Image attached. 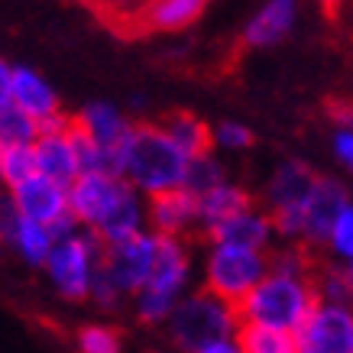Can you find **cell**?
Segmentation results:
<instances>
[{"instance_id": "1", "label": "cell", "mask_w": 353, "mask_h": 353, "mask_svg": "<svg viewBox=\"0 0 353 353\" xmlns=\"http://www.w3.org/2000/svg\"><path fill=\"white\" fill-rule=\"evenodd\" d=\"M185 165L188 159L172 146L159 127H150V123L130 127L117 146L108 150L110 179H123L133 192L146 194L182 188Z\"/></svg>"}, {"instance_id": "2", "label": "cell", "mask_w": 353, "mask_h": 353, "mask_svg": "<svg viewBox=\"0 0 353 353\" xmlns=\"http://www.w3.org/2000/svg\"><path fill=\"white\" fill-rule=\"evenodd\" d=\"M314 308H318V295H314L311 276L266 272L256 289L236 305V318L240 324H253V327L299 334Z\"/></svg>"}, {"instance_id": "3", "label": "cell", "mask_w": 353, "mask_h": 353, "mask_svg": "<svg viewBox=\"0 0 353 353\" xmlns=\"http://www.w3.org/2000/svg\"><path fill=\"white\" fill-rule=\"evenodd\" d=\"M192 276V259L179 236H156V263L146 279V285L133 295L137 314L143 324H165L172 308L185 295Z\"/></svg>"}, {"instance_id": "4", "label": "cell", "mask_w": 353, "mask_h": 353, "mask_svg": "<svg viewBox=\"0 0 353 353\" xmlns=\"http://www.w3.org/2000/svg\"><path fill=\"white\" fill-rule=\"evenodd\" d=\"M169 334L175 347L185 353H194L208 347L214 341H224V337H234L236 327H240V318H236V308L221 301L211 292H192V295H182L179 305L172 308L169 314Z\"/></svg>"}, {"instance_id": "5", "label": "cell", "mask_w": 353, "mask_h": 353, "mask_svg": "<svg viewBox=\"0 0 353 353\" xmlns=\"http://www.w3.org/2000/svg\"><path fill=\"white\" fill-rule=\"evenodd\" d=\"M269 272V256L263 250H240V246L211 243L204 259V292L217 295L227 305H240Z\"/></svg>"}, {"instance_id": "6", "label": "cell", "mask_w": 353, "mask_h": 353, "mask_svg": "<svg viewBox=\"0 0 353 353\" xmlns=\"http://www.w3.org/2000/svg\"><path fill=\"white\" fill-rule=\"evenodd\" d=\"M97 263H101V243L94 240V234H75L68 240L52 243L43 269L49 272L55 292L62 299L85 301Z\"/></svg>"}, {"instance_id": "7", "label": "cell", "mask_w": 353, "mask_h": 353, "mask_svg": "<svg viewBox=\"0 0 353 353\" xmlns=\"http://www.w3.org/2000/svg\"><path fill=\"white\" fill-rule=\"evenodd\" d=\"M156 263V234H137L114 246H101V269L120 295H137Z\"/></svg>"}, {"instance_id": "8", "label": "cell", "mask_w": 353, "mask_h": 353, "mask_svg": "<svg viewBox=\"0 0 353 353\" xmlns=\"http://www.w3.org/2000/svg\"><path fill=\"white\" fill-rule=\"evenodd\" d=\"M299 353H353V311L350 305H321L308 314L295 334Z\"/></svg>"}, {"instance_id": "9", "label": "cell", "mask_w": 353, "mask_h": 353, "mask_svg": "<svg viewBox=\"0 0 353 353\" xmlns=\"http://www.w3.org/2000/svg\"><path fill=\"white\" fill-rule=\"evenodd\" d=\"M130 185L123 179H110V175H78L75 182L65 188V204L68 214L88 230H94L104 217L114 211V204L123 198Z\"/></svg>"}, {"instance_id": "10", "label": "cell", "mask_w": 353, "mask_h": 353, "mask_svg": "<svg viewBox=\"0 0 353 353\" xmlns=\"http://www.w3.org/2000/svg\"><path fill=\"white\" fill-rule=\"evenodd\" d=\"M350 208V194L341 182L334 179H314L308 198L301 204V240H308L311 246L327 243L334 221Z\"/></svg>"}, {"instance_id": "11", "label": "cell", "mask_w": 353, "mask_h": 353, "mask_svg": "<svg viewBox=\"0 0 353 353\" xmlns=\"http://www.w3.org/2000/svg\"><path fill=\"white\" fill-rule=\"evenodd\" d=\"M10 204L20 217H26V221H32V224H39V227H49L55 217H62L65 211H68L65 188L52 185L49 179H43V175H36L30 182H23L20 188H13Z\"/></svg>"}, {"instance_id": "12", "label": "cell", "mask_w": 353, "mask_h": 353, "mask_svg": "<svg viewBox=\"0 0 353 353\" xmlns=\"http://www.w3.org/2000/svg\"><path fill=\"white\" fill-rule=\"evenodd\" d=\"M146 221H150L152 234L156 236H179L188 230L194 221V198L185 188H172V192H159L150 194V204H146Z\"/></svg>"}, {"instance_id": "13", "label": "cell", "mask_w": 353, "mask_h": 353, "mask_svg": "<svg viewBox=\"0 0 353 353\" xmlns=\"http://www.w3.org/2000/svg\"><path fill=\"white\" fill-rule=\"evenodd\" d=\"M10 104L17 110H23L26 117H32L36 123L59 114V97H55L52 85L39 72H32V68H13Z\"/></svg>"}, {"instance_id": "14", "label": "cell", "mask_w": 353, "mask_h": 353, "mask_svg": "<svg viewBox=\"0 0 353 353\" xmlns=\"http://www.w3.org/2000/svg\"><path fill=\"white\" fill-rule=\"evenodd\" d=\"M208 236L217 246H240V250H263L266 253V243H269V236H272V224H269V214H259V211L250 208L243 214L211 227Z\"/></svg>"}, {"instance_id": "15", "label": "cell", "mask_w": 353, "mask_h": 353, "mask_svg": "<svg viewBox=\"0 0 353 353\" xmlns=\"http://www.w3.org/2000/svg\"><path fill=\"white\" fill-rule=\"evenodd\" d=\"M32 152H36V172L49 179L59 188H68V185L78 179V165L75 156H72V146L65 133H52V137H36L32 143Z\"/></svg>"}, {"instance_id": "16", "label": "cell", "mask_w": 353, "mask_h": 353, "mask_svg": "<svg viewBox=\"0 0 353 353\" xmlns=\"http://www.w3.org/2000/svg\"><path fill=\"white\" fill-rule=\"evenodd\" d=\"M162 133L169 137V143L182 152L185 159H194V156H208L211 146H214V137L201 117H194L188 110H172L169 117L162 120Z\"/></svg>"}, {"instance_id": "17", "label": "cell", "mask_w": 353, "mask_h": 353, "mask_svg": "<svg viewBox=\"0 0 353 353\" xmlns=\"http://www.w3.org/2000/svg\"><path fill=\"white\" fill-rule=\"evenodd\" d=\"M143 204H139L137 192L133 188H127L123 192V198H120L117 204H114V211H110L101 224L91 230L94 234V240L101 246H114V243H123V240H130V236L143 234Z\"/></svg>"}, {"instance_id": "18", "label": "cell", "mask_w": 353, "mask_h": 353, "mask_svg": "<svg viewBox=\"0 0 353 353\" xmlns=\"http://www.w3.org/2000/svg\"><path fill=\"white\" fill-rule=\"evenodd\" d=\"M253 201H250V194L243 188H236V185H217L214 192L201 194V198H194V221L204 227V230H211V227L224 224L230 217L243 214L250 211Z\"/></svg>"}, {"instance_id": "19", "label": "cell", "mask_w": 353, "mask_h": 353, "mask_svg": "<svg viewBox=\"0 0 353 353\" xmlns=\"http://www.w3.org/2000/svg\"><path fill=\"white\" fill-rule=\"evenodd\" d=\"M314 172L299 159L282 162L269 182V201H272V211H285V208H301L305 198H308L311 185H314Z\"/></svg>"}, {"instance_id": "20", "label": "cell", "mask_w": 353, "mask_h": 353, "mask_svg": "<svg viewBox=\"0 0 353 353\" xmlns=\"http://www.w3.org/2000/svg\"><path fill=\"white\" fill-rule=\"evenodd\" d=\"M295 23V0H269L266 7L250 20L243 39L246 46H276L285 39Z\"/></svg>"}, {"instance_id": "21", "label": "cell", "mask_w": 353, "mask_h": 353, "mask_svg": "<svg viewBox=\"0 0 353 353\" xmlns=\"http://www.w3.org/2000/svg\"><path fill=\"white\" fill-rule=\"evenodd\" d=\"M204 7L208 0H150L143 7V30H185L201 17Z\"/></svg>"}, {"instance_id": "22", "label": "cell", "mask_w": 353, "mask_h": 353, "mask_svg": "<svg viewBox=\"0 0 353 353\" xmlns=\"http://www.w3.org/2000/svg\"><path fill=\"white\" fill-rule=\"evenodd\" d=\"M75 123L94 139L101 150L117 146L120 139H123V133L130 130V123L120 117V110L110 108V104H88V108L75 117Z\"/></svg>"}, {"instance_id": "23", "label": "cell", "mask_w": 353, "mask_h": 353, "mask_svg": "<svg viewBox=\"0 0 353 353\" xmlns=\"http://www.w3.org/2000/svg\"><path fill=\"white\" fill-rule=\"evenodd\" d=\"M234 337L243 353H299L295 334H285V331H269V327L240 324Z\"/></svg>"}, {"instance_id": "24", "label": "cell", "mask_w": 353, "mask_h": 353, "mask_svg": "<svg viewBox=\"0 0 353 353\" xmlns=\"http://www.w3.org/2000/svg\"><path fill=\"white\" fill-rule=\"evenodd\" d=\"M36 152L32 146H3L0 150V182L7 188H20L23 182L36 179Z\"/></svg>"}, {"instance_id": "25", "label": "cell", "mask_w": 353, "mask_h": 353, "mask_svg": "<svg viewBox=\"0 0 353 353\" xmlns=\"http://www.w3.org/2000/svg\"><path fill=\"white\" fill-rule=\"evenodd\" d=\"M217 185H224V169H221V162H217L211 152H208V156H194V159H188L182 188L192 194V198H201V194L214 192Z\"/></svg>"}, {"instance_id": "26", "label": "cell", "mask_w": 353, "mask_h": 353, "mask_svg": "<svg viewBox=\"0 0 353 353\" xmlns=\"http://www.w3.org/2000/svg\"><path fill=\"white\" fill-rule=\"evenodd\" d=\"M36 137H39V130L32 117H26L13 104L0 110V146H32Z\"/></svg>"}, {"instance_id": "27", "label": "cell", "mask_w": 353, "mask_h": 353, "mask_svg": "<svg viewBox=\"0 0 353 353\" xmlns=\"http://www.w3.org/2000/svg\"><path fill=\"white\" fill-rule=\"evenodd\" d=\"M314 295L321 305H350V269L327 266L318 279H311Z\"/></svg>"}, {"instance_id": "28", "label": "cell", "mask_w": 353, "mask_h": 353, "mask_svg": "<svg viewBox=\"0 0 353 353\" xmlns=\"http://www.w3.org/2000/svg\"><path fill=\"white\" fill-rule=\"evenodd\" d=\"M78 350L81 353H123V341L108 324H88V327L78 331Z\"/></svg>"}, {"instance_id": "29", "label": "cell", "mask_w": 353, "mask_h": 353, "mask_svg": "<svg viewBox=\"0 0 353 353\" xmlns=\"http://www.w3.org/2000/svg\"><path fill=\"white\" fill-rule=\"evenodd\" d=\"M327 246L341 263H350L353 256V208H347L337 221H334L331 234H327Z\"/></svg>"}, {"instance_id": "30", "label": "cell", "mask_w": 353, "mask_h": 353, "mask_svg": "<svg viewBox=\"0 0 353 353\" xmlns=\"http://www.w3.org/2000/svg\"><path fill=\"white\" fill-rule=\"evenodd\" d=\"M88 299L94 301L97 308H117V301L123 299L117 289H114V282H110L108 276H104V269H101V263H97L94 276H91V285H88Z\"/></svg>"}, {"instance_id": "31", "label": "cell", "mask_w": 353, "mask_h": 353, "mask_svg": "<svg viewBox=\"0 0 353 353\" xmlns=\"http://www.w3.org/2000/svg\"><path fill=\"white\" fill-rule=\"evenodd\" d=\"M211 137H214V143H221L224 150H246V146L253 143V133H250L243 123H236V120H227V123H221V127H217Z\"/></svg>"}, {"instance_id": "32", "label": "cell", "mask_w": 353, "mask_h": 353, "mask_svg": "<svg viewBox=\"0 0 353 353\" xmlns=\"http://www.w3.org/2000/svg\"><path fill=\"white\" fill-rule=\"evenodd\" d=\"M334 152H337V159H341L343 165H350L353 162V133H350V127H341L337 133H334Z\"/></svg>"}, {"instance_id": "33", "label": "cell", "mask_w": 353, "mask_h": 353, "mask_svg": "<svg viewBox=\"0 0 353 353\" xmlns=\"http://www.w3.org/2000/svg\"><path fill=\"white\" fill-rule=\"evenodd\" d=\"M10 91H13V68L0 59V110L10 108Z\"/></svg>"}, {"instance_id": "34", "label": "cell", "mask_w": 353, "mask_h": 353, "mask_svg": "<svg viewBox=\"0 0 353 353\" xmlns=\"http://www.w3.org/2000/svg\"><path fill=\"white\" fill-rule=\"evenodd\" d=\"M194 353H243V350H240L236 337H224V341L208 343V347H201V350H194Z\"/></svg>"}, {"instance_id": "35", "label": "cell", "mask_w": 353, "mask_h": 353, "mask_svg": "<svg viewBox=\"0 0 353 353\" xmlns=\"http://www.w3.org/2000/svg\"><path fill=\"white\" fill-rule=\"evenodd\" d=\"M341 3H343V0H321L324 13H327L331 20H337V13H341Z\"/></svg>"}, {"instance_id": "36", "label": "cell", "mask_w": 353, "mask_h": 353, "mask_svg": "<svg viewBox=\"0 0 353 353\" xmlns=\"http://www.w3.org/2000/svg\"><path fill=\"white\" fill-rule=\"evenodd\" d=\"M0 150H3V146H0Z\"/></svg>"}, {"instance_id": "37", "label": "cell", "mask_w": 353, "mask_h": 353, "mask_svg": "<svg viewBox=\"0 0 353 353\" xmlns=\"http://www.w3.org/2000/svg\"><path fill=\"white\" fill-rule=\"evenodd\" d=\"M0 243H3V240H0Z\"/></svg>"}]
</instances>
